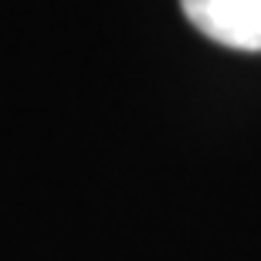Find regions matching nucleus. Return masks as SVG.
Masks as SVG:
<instances>
[{
	"label": "nucleus",
	"mask_w": 261,
	"mask_h": 261,
	"mask_svg": "<svg viewBox=\"0 0 261 261\" xmlns=\"http://www.w3.org/2000/svg\"><path fill=\"white\" fill-rule=\"evenodd\" d=\"M203 38L234 51H261V0H180Z\"/></svg>",
	"instance_id": "f257e3e1"
}]
</instances>
